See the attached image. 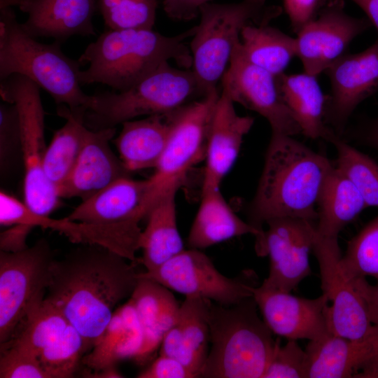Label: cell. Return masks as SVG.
<instances>
[{
    "label": "cell",
    "mask_w": 378,
    "mask_h": 378,
    "mask_svg": "<svg viewBox=\"0 0 378 378\" xmlns=\"http://www.w3.org/2000/svg\"><path fill=\"white\" fill-rule=\"evenodd\" d=\"M135 263L97 245L52 261L45 298L82 335L86 351L101 338L117 304L131 296L139 279Z\"/></svg>",
    "instance_id": "obj_1"
},
{
    "label": "cell",
    "mask_w": 378,
    "mask_h": 378,
    "mask_svg": "<svg viewBox=\"0 0 378 378\" xmlns=\"http://www.w3.org/2000/svg\"><path fill=\"white\" fill-rule=\"evenodd\" d=\"M334 166L292 136L272 133L255 196L248 206L251 225L263 230L282 217L317 220V205Z\"/></svg>",
    "instance_id": "obj_2"
},
{
    "label": "cell",
    "mask_w": 378,
    "mask_h": 378,
    "mask_svg": "<svg viewBox=\"0 0 378 378\" xmlns=\"http://www.w3.org/2000/svg\"><path fill=\"white\" fill-rule=\"evenodd\" d=\"M196 26L175 36H164L153 29H108L90 43L80 56V84L102 83L120 92L132 87L162 64L175 61L184 69L192 67L186 40Z\"/></svg>",
    "instance_id": "obj_3"
},
{
    "label": "cell",
    "mask_w": 378,
    "mask_h": 378,
    "mask_svg": "<svg viewBox=\"0 0 378 378\" xmlns=\"http://www.w3.org/2000/svg\"><path fill=\"white\" fill-rule=\"evenodd\" d=\"M253 297L231 305L211 302L210 346L200 377L262 378L277 340Z\"/></svg>",
    "instance_id": "obj_4"
},
{
    "label": "cell",
    "mask_w": 378,
    "mask_h": 378,
    "mask_svg": "<svg viewBox=\"0 0 378 378\" xmlns=\"http://www.w3.org/2000/svg\"><path fill=\"white\" fill-rule=\"evenodd\" d=\"M61 44L36 41L18 22L13 8L0 4V80L22 75L50 94L57 105L85 112L92 95L81 89L82 64L64 55Z\"/></svg>",
    "instance_id": "obj_5"
},
{
    "label": "cell",
    "mask_w": 378,
    "mask_h": 378,
    "mask_svg": "<svg viewBox=\"0 0 378 378\" xmlns=\"http://www.w3.org/2000/svg\"><path fill=\"white\" fill-rule=\"evenodd\" d=\"M204 95L192 69L165 62L125 90L92 95L84 122L92 130L115 127L139 116L174 112Z\"/></svg>",
    "instance_id": "obj_6"
},
{
    "label": "cell",
    "mask_w": 378,
    "mask_h": 378,
    "mask_svg": "<svg viewBox=\"0 0 378 378\" xmlns=\"http://www.w3.org/2000/svg\"><path fill=\"white\" fill-rule=\"evenodd\" d=\"M265 1L208 2L200 7V21L196 25L190 48L192 70L204 94L217 88L242 29L248 24H269L280 15V7L266 6Z\"/></svg>",
    "instance_id": "obj_7"
},
{
    "label": "cell",
    "mask_w": 378,
    "mask_h": 378,
    "mask_svg": "<svg viewBox=\"0 0 378 378\" xmlns=\"http://www.w3.org/2000/svg\"><path fill=\"white\" fill-rule=\"evenodd\" d=\"M220 94L217 88L173 112L169 139L164 152L148 179L141 206L146 218L164 196L177 191L188 171L205 158L214 110Z\"/></svg>",
    "instance_id": "obj_8"
},
{
    "label": "cell",
    "mask_w": 378,
    "mask_h": 378,
    "mask_svg": "<svg viewBox=\"0 0 378 378\" xmlns=\"http://www.w3.org/2000/svg\"><path fill=\"white\" fill-rule=\"evenodd\" d=\"M0 81L1 99L5 102L15 104L20 117L24 202L34 212L50 216L59 207L61 198L43 170L48 146L45 141V111L40 88L19 74L11 75Z\"/></svg>",
    "instance_id": "obj_9"
},
{
    "label": "cell",
    "mask_w": 378,
    "mask_h": 378,
    "mask_svg": "<svg viewBox=\"0 0 378 378\" xmlns=\"http://www.w3.org/2000/svg\"><path fill=\"white\" fill-rule=\"evenodd\" d=\"M54 259L44 239L19 252L0 251L1 345L16 336L44 300Z\"/></svg>",
    "instance_id": "obj_10"
},
{
    "label": "cell",
    "mask_w": 378,
    "mask_h": 378,
    "mask_svg": "<svg viewBox=\"0 0 378 378\" xmlns=\"http://www.w3.org/2000/svg\"><path fill=\"white\" fill-rule=\"evenodd\" d=\"M139 277L155 281L186 297L209 300L231 305L253 296L257 276L252 270L235 277L221 274L200 249L183 250L161 266L139 273Z\"/></svg>",
    "instance_id": "obj_11"
},
{
    "label": "cell",
    "mask_w": 378,
    "mask_h": 378,
    "mask_svg": "<svg viewBox=\"0 0 378 378\" xmlns=\"http://www.w3.org/2000/svg\"><path fill=\"white\" fill-rule=\"evenodd\" d=\"M312 251L319 266L322 293L330 303L326 311L330 333L352 340L377 334L378 326L372 323L363 296L342 269L337 237L321 236L316 230Z\"/></svg>",
    "instance_id": "obj_12"
},
{
    "label": "cell",
    "mask_w": 378,
    "mask_h": 378,
    "mask_svg": "<svg viewBox=\"0 0 378 378\" xmlns=\"http://www.w3.org/2000/svg\"><path fill=\"white\" fill-rule=\"evenodd\" d=\"M18 223L51 230L64 235L71 242L99 246L131 262H137L136 253L139 250L142 230L139 222L97 223L73 220L67 217L53 218L34 212L24 202L1 190L0 224L10 226Z\"/></svg>",
    "instance_id": "obj_13"
},
{
    "label": "cell",
    "mask_w": 378,
    "mask_h": 378,
    "mask_svg": "<svg viewBox=\"0 0 378 378\" xmlns=\"http://www.w3.org/2000/svg\"><path fill=\"white\" fill-rule=\"evenodd\" d=\"M267 230L255 241L260 256H268L270 270L263 284L286 292L312 274L309 253L316 235L314 221L293 217L268 220Z\"/></svg>",
    "instance_id": "obj_14"
},
{
    "label": "cell",
    "mask_w": 378,
    "mask_h": 378,
    "mask_svg": "<svg viewBox=\"0 0 378 378\" xmlns=\"http://www.w3.org/2000/svg\"><path fill=\"white\" fill-rule=\"evenodd\" d=\"M220 81L222 89L234 103L258 113L268 121L272 133L292 136L302 133L282 99L276 76L246 57L240 39L234 46Z\"/></svg>",
    "instance_id": "obj_15"
},
{
    "label": "cell",
    "mask_w": 378,
    "mask_h": 378,
    "mask_svg": "<svg viewBox=\"0 0 378 378\" xmlns=\"http://www.w3.org/2000/svg\"><path fill=\"white\" fill-rule=\"evenodd\" d=\"M370 25L368 18L346 13L340 1L328 4L297 33V57L304 71L318 76L346 54L351 42Z\"/></svg>",
    "instance_id": "obj_16"
},
{
    "label": "cell",
    "mask_w": 378,
    "mask_h": 378,
    "mask_svg": "<svg viewBox=\"0 0 378 378\" xmlns=\"http://www.w3.org/2000/svg\"><path fill=\"white\" fill-rule=\"evenodd\" d=\"M325 71L330 83L325 122L340 136L356 108L378 90V38L361 52L345 54Z\"/></svg>",
    "instance_id": "obj_17"
},
{
    "label": "cell",
    "mask_w": 378,
    "mask_h": 378,
    "mask_svg": "<svg viewBox=\"0 0 378 378\" xmlns=\"http://www.w3.org/2000/svg\"><path fill=\"white\" fill-rule=\"evenodd\" d=\"M253 297L262 319L274 335L311 341L330 334L326 318L329 300L325 293L305 298L262 283L253 288Z\"/></svg>",
    "instance_id": "obj_18"
},
{
    "label": "cell",
    "mask_w": 378,
    "mask_h": 378,
    "mask_svg": "<svg viewBox=\"0 0 378 378\" xmlns=\"http://www.w3.org/2000/svg\"><path fill=\"white\" fill-rule=\"evenodd\" d=\"M308 378H378V333L352 340L332 334L309 341Z\"/></svg>",
    "instance_id": "obj_19"
},
{
    "label": "cell",
    "mask_w": 378,
    "mask_h": 378,
    "mask_svg": "<svg viewBox=\"0 0 378 378\" xmlns=\"http://www.w3.org/2000/svg\"><path fill=\"white\" fill-rule=\"evenodd\" d=\"M28 15L23 29L33 38H52L61 43L79 35L95 34L92 18L97 0H0Z\"/></svg>",
    "instance_id": "obj_20"
},
{
    "label": "cell",
    "mask_w": 378,
    "mask_h": 378,
    "mask_svg": "<svg viewBox=\"0 0 378 378\" xmlns=\"http://www.w3.org/2000/svg\"><path fill=\"white\" fill-rule=\"evenodd\" d=\"M115 127L92 130L88 128L76 165L57 190L60 198L85 200L114 181L130 176L120 158L110 146Z\"/></svg>",
    "instance_id": "obj_21"
},
{
    "label": "cell",
    "mask_w": 378,
    "mask_h": 378,
    "mask_svg": "<svg viewBox=\"0 0 378 378\" xmlns=\"http://www.w3.org/2000/svg\"><path fill=\"white\" fill-rule=\"evenodd\" d=\"M234 104L222 89L209 132L202 191L220 189L224 177L237 160L244 137L253 125L254 118L238 115Z\"/></svg>",
    "instance_id": "obj_22"
},
{
    "label": "cell",
    "mask_w": 378,
    "mask_h": 378,
    "mask_svg": "<svg viewBox=\"0 0 378 378\" xmlns=\"http://www.w3.org/2000/svg\"><path fill=\"white\" fill-rule=\"evenodd\" d=\"M148 190V179L120 178L89 198L83 200L68 218L82 222L115 223H140L141 206Z\"/></svg>",
    "instance_id": "obj_23"
},
{
    "label": "cell",
    "mask_w": 378,
    "mask_h": 378,
    "mask_svg": "<svg viewBox=\"0 0 378 378\" xmlns=\"http://www.w3.org/2000/svg\"><path fill=\"white\" fill-rule=\"evenodd\" d=\"M172 114L153 115L122 123L120 132L112 141L129 172L155 168L169 139Z\"/></svg>",
    "instance_id": "obj_24"
},
{
    "label": "cell",
    "mask_w": 378,
    "mask_h": 378,
    "mask_svg": "<svg viewBox=\"0 0 378 378\" xmlns=\"http://www.w3.org/2000/svg\"><path fill=\"white\" fill-rule=\"evenodd\" d=\"M139 277L130 296L143 331V342L134 359L143 362L161 344L176 321L180 305L169 288L150 279Z\"/></svg>",
    "instance_id": "obj_25"
},
{
    "label": "cell",
    "mask_w": 378,
    "mask_h": 378,
    "mask_svg": "<svg viewBox=\"0 0 378 378\" xmlns=\"http://www.w3.org/2000/svg\"><path fill=\"white\" fill-rule=\"evenodd\" d=\"M263 233L264 230L245 222L235 214L220 189L209 190L202 191L188 243L191 248L202 249L248 234L254 235L258 241Z\"/></svg>",
    "instance_id": "obj_26"
},
{
    "label": "cell",
    "mask_w": 378,
    "mask_h": 378,
    "mask_svg": "<svg viewBox=\"0 0 378 378\" xmlns=\"http://www.w3.org/2000/svg\"><path fill=\"white\" fill-rule=\"evenodd\" d=\"M317 76L301 74L276 76L282 99L299 125L302 134L312 139L327 141L336 134L325 122L326 96Z\"/></svg>",
    "instance_id": "obj_27"
},
{
    "label": "cell",
    "mask_w": 378,
    "mask_h": 378,
    "mask_svg": "<svg viewBox=\"0 0 378 378\" xmlns=\"http://www.w3.org/2000/svg\"><path fill=\"white\" fill-rule=\"evenodd\" d=\"M143 342L142 327L130 298L114 312L101 338L83 363L91 370L115 366L123 359L134 358Z\"/></svg>",
    "instance_id": "obj_28"
},
{
    "label": "cell",
    "mask_w": 378,
    "mask_h": 378,
    "mask_svg": "<svg viewBox=\"0 0 378 378\" xmlns=\"http://www.w3.org/2000/svg\"><path fill=\"white\" fill-rule=\"evenodd\" d=\"M176 193L162 197L146 216L147 224L139 238L140 262L146 271L157 269L184 250L177 226Z\"/></svg>",
    "instance_id": "obj_29"
},
{
    "label": "cell",
    "mask_w": 378,
    "mask_h": 378,
    "mask_svg": "<svg viewBox=\"0 0 378 378\" xmlns=\"http://www.w3.org/2000/svg\"><path fill=\"white\" fill-rule=\"evenodd\" d=\"M354 184L333 167L323 185L317 205L316 232L337 237L340 232L366 208Z\"/></svg>",
    "instance_id": "obj_30"
},
{
    "label": "cell",
    "mask_w": 378,
    "mask_h": 378,
    "mask_svg": "<svg viewBox=\"0 0 378 378\" xmlns=\"http://www.w3.org/2000/svg\"><path fill=\"white\" fill-rule=\"evenodd\" d=\"M57 112L66 122L55 132L47 146L43 166L47 178L57 193L77 162L88 128L84 122L85 111H74L60 104Z\"/></svg>",
    "instance_id": "obj_31"
},
{
    "label": "cell",
    "mask_w": 378,
    "mask_h": 378,
    "mask_svg": "<svg viewBox=\"0 0 378 378\" xmlns=\"http://www.w3.org/2000/svg\"><path fill=\"white\" fill-rule=\"evenodd\" d=\"M240 45L251 62L275 76L284 74L297 56L295 38L269 24L245 26L240 34Z\"/></svg>",
    "instance_id": "obj_32"
},
{
    "label": "cell",
    "mask_w": 378,
    "mask_h": 378,
    "mask_svg": "<svg viewBox=\"0 0 378 378\" xmlns=\"http://www.w3.org/2000/svg\"><path fill=\"white\" fill-rule=\"evenodd\" d=\"M69 325L62 312L44 300L29 314L16 336L1 345H11L38 356Z\"/></svg>",
    "instance_id": "obj_33"
},
{
    "label": "cell",
    "mask_w": 378,
    "mask_h": 378,
    "mask_svg": "<svg viewBox=\"0 0 378 378\" xmlns=\"http://www.w3.org/2000/svg\"><path fill=\"white\" fill-rule=\"evenodd\" d=\"M337 153L336 167L354 184L367 206H378V164L335 134L329 140Z\"/></svg>",
    "instance_id": "obj_34"
},
{
    "label": "cell",
    "mask_w": 378,
    "mask_h": 378,
    "mask_svg": "<svg viewBox=\"0 0 378 378\" xmlns=\"http://www.w3.org/2000/svg\"><path fill=\"white\" fill-rule=\"evenodd\" d=\"M211 302L202 298L186 297L173 325L181 341L203 366L210 346L209 316Z\"/></svg>",
    "instance_id": "obj_35"
},
{
    "label": "cell",
    "mask_w": 378,
    "mask_h": 378,
    "mask_svg": "<svg viewBox=\"0 0 378 378\" xmlns=\"http://www.w3.org/2000/svg\"><path fill=\"white\" fill-rule=\"evenodd\" d=\"M340 265L351 279L371 276L378 280V216L348 241Z\"/></svg>",
    "instance_id": "obj_36"
},
{
    "label": "cell",
    "mask_w": 378,
    "mask_h": 378,
    "mask_svg": "<svg viewBox=\"0 0 378 378\" xmlns=\"http://www.w3.org/2000/svg\"><path fill=\"white\" fill-rule=\"evenodd\" d=\"M86 352L85 342L70 324L55 341L38 355L48 378L72 377L82 355Z\"/></svg>",
    "instance_id": "obj_37"
},
{
    "label": "cell",
    "mask_w": 378,
    "mask_h": 378,
    "mask_svg": "<svg viewBox=\"0 0 378 378\" xmlns=\"http://www.w3.org/2000/svg\"><path fill=\"white\" fill-rule=\"evenodd\" d=\"M158 0H97L108 29H153Z\"/></svg>",
    "instance_id": "obj_38"
},
{
    "label": "cell",
    "mask_w": 378,
    "mask_h": 378,
    "mask_svg": "<svg viewBox=\"0 0 378 378\" xmlns=\"http://www.w3.org/2000/svg\"><path fill=\"white\" fill-rule=\"evenodd\" d=\"M309 358L296 340L281 346L279 340L262 378H308Z\"/></svg>",
    "instance_id": "obj_39"
},
{
    "label": "cell",
    "mask_w": 378,
    "mask_h": 378,
    "mask_svg": "<svg viewBox=\"0 0 378 378\" xmlns=\"http://www.w3.org/2000/svg\"><path fill=\"white\" fill-rule=\"evenodd\" d=\"M1 378H48L38 356L16 346H1Z\"/></svg>",
    "instance_id": "obj_40"
},
{
    "label": "cell",
    "mask_w": 378,
    "mask_h": 378,
    "mask_svg": "<svg viewBox=\"0 0 378 378\" xmlns=\"http://www.w3.org/2000/svg\"><path fill=\"white\" fill-rule=\"evenodd\" d=\"M21 151V130L18 108L8 102L0 105V161L4 169Z\"/></svg>",
    "instance_id": "obj_41"
},
{
    "label": "cell",
    "mask_w": 378,
    "mask_h": 378,
    "mask_svg": "<svg viewBox=\"0 0 378 378\" xmlns=\"http://www.w3.org/2000/svg\"><path fill=\"white\" fill-rule=\"evenodd\" d=\"M139 378H195V374L177 360L163 355L137 376Z\"/></svg>",
    "instance_id": "obj_42"
},
{
    "label": "cell",
    "mask_w": 378,
    "mask_h": 378,
    "mask_svg": "<svg viewBox=\"0 0 378 378\" xmlns=\"http://www.w3.org/2000/svg\"><path fill=\"white\" fill-rule=\"evenodd\" d=\"M319 1L284 0L285 10L296 34L305 24L316 17Z\"/></svg>",
    "instance_id": "obj_43"
},
{
    "label": "cell",
    "mask_w": 378,
    "mask_h": 378,
    "mask_svg": "<svg viewBox=\"0 0 378 378\" xmlns=\"http://www.w3.org/2000/svg\"><path fill=\"white\" fill-rule=\"evenodd\" d=\"M9 227L0 234V250L16 253L28 248L27 239L34 227L23 223L14 224Z\"/></svg>",
    "instance_id": "obj_44"
},
{
    "label": "cell",
    "mask_w": 378,
    "mask_h": 378,
    "mask_svg": "<svg viewBox=\"0 0 378 378\" xmlns=\"http://www.w3.org/2000/svg\"><path fill=\"white\" fill-rule=\"evenodd\" d=\"M211 0H164L163 8L168 17L176 20H190L196 18L200 7Z\"/></svg>",
    "instance_id": "obj_45"
},
{
    "label": "cell",
    "mask_w": 378,
    "mask_h": 378,
    "mask_svg": "<svg viewBox=\"0 0 378 378\" xmlns=\"http://www.w3.org/2000/svg\"><path fill=\"white\" fill-rule=\"evenodd\" d=\"M363 296L372 323L378 326V285H372L365 278L351 279Z\"/></svg>",
    "instance_id": "obj_46"
},
{
    "label": "cell",
    "mask_w": 378,
    "mask_h": 378,
    "mask_svg": "<svg viewBox=\"0 0 378 378\" xmlns=\"http://www.w3.org/2000/svg\"><path fill=\"white\" fill-rule=\"evenodd\" d=\"M351 138L378 150V115L350 133Z\"/></svg>",
    "instance_id": "obj_47"
},
{
    "label": "cell",
    "mask_w": 378,
    "mask_h": 378,
    "mask_svg": "<svg viewBox=\"0 0 378 378\" xmlns=\"http://www.w3.org/2000/svg\"><path fill=\"white\" fill-rule=\"evenodd\" d=\"M358 5L366 14L371 24L378 31V0H351Z\"/></svg>",
    "instance_id": "obj_48"
},
{
    "label": "cell",
    "mask_w": 378,
    "mask_h": 378,
    "mask_svg": "<svg viewBox=\"0 0 378 378\" xmlns=\"http://www.w3.org/2000/svg\"><path fill=\"white\" fill-rule=\"evenodd\" d=\"M91 377H122L115 366L107 368L98 371H93L89 374Z\"/></svg>",
    "instance_id": "obj_49"
}]
</instances>
